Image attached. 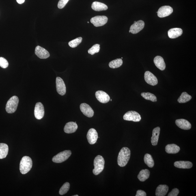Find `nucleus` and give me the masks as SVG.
Wrapping results in <instances>:
<instances>
[{
    "label": "nucleus",
    "instance_id": "obj_1",
    "mask_svg": "<svg viewBox=\"0 0 196 196\" xmlns=\"http://www.w3.org/2000/svg\"><path fill=\"white\" fill-rule=\"evenodd\" d=\"M130 156V150L126 147H124L121 149L118 156V164L120 167L126 166L129 161Z\"/></svg>",
    "mask_w": 196,
    "mask_h": 196
},
{
    "label": "nucleus",
    "instance_id": "obj_2",
    "mask_svg": "<svg viewBox=\"0 0 196 196\" xmlns=\"http://www.w3.org/2000/svg\"><path fill=\"white\" fill-rule=\"evenodd\" d=\"M33 166V161L30 157L24 156L20 163V170L23 174H25L30 170Z\"/></svg>",
    "mask_w": 196,
    "mask_h": 196
},
{
    "label": "nucleus",
    "instance_id": "obj_3",
    "mask_svg": "<svg viewBox=\"0 0 196 196\" xmlns=\"http://www.w3.org/2000/svg\"><path fill=\"white\" fill-rule=\"evenodd\" d=\"M105 160L103 157L98 155L95 157L94 160L95 168L93 173L95 175H98L103 170L104 168Z\"/></svg>",
    "mask_w": 196,
    "mask_h": 196
},
{
    "label": "nucleus",
    "instance_id": "obj_4",
    "mask_svg": "<svg viewBox=\"0 0 196 196\" xmlns=\"http://www.w3.org/2000/svg\"><path fill=\"white\" fill-rule=\"evenodd\" d=\"M19 100L17 96H13L7 101L5 110L7 113H13L16 111L17 108Z\"/></svg>",
    "mask_w": 196,
    "mask_h": 196
},
{
    "label": "nucleus",
    "instance_id": "obj_5",
    "mask_svg": "<svg viewBox=\"0 0 196 196\" xmlns=\"http://www.w3.org/2000/svg\"><path fill=\"white\" fill-rule=\"evenodd\" d=\"M71 154L72 152L70 150L63 151L54 156L52 158V161L57 163H62L68 159Z\"/></svg>",
    "mask_w": 196,
    "mask_h": 196
},
{
    "label": "nucleus",
    "instance_id": "obj_6",
    "mask_svg": "<svg viewBox=\"0 0 196 196\" xmlns=\"http://www.w3.org/2000/svg\"><path fill=\"white\" fill-rule=\"evenodd\" d=\"M123 119L125 120L137 122L140 121L141 117L139 113L134 111L128 112L124 115Z\"/></svg>",
    "mask_w": 196,
    "mask_h": 196
},
{
    "label": "nucleus",
    "instance_id": "obj_7",
    "mask_svg": "<svg viewBox=\"0 0 196 196\" xmlns=\"http://www.w3.org/2000/svg\"><path fill=\"white\" fill-rule=\"evenodd\" d=\"M108 18L105 16H97L91 18V22L95 27H100L107 23Z\"/></svg>",
    "mask_w": 196,
    "mask_h": 196
},
{
    "label": "nucleus",
    "instance_id": "obj_8",
    "mask_svg": "<svg viewBox=\"0 0 196 196\" xmlns=\"http://www.w3.org/2000/svg\"><path fill=\"white\" fill-rule=\"evenodd\" d=\"M56 88L57 93L61 96H63L66 93V86L64 81L60 77L56 78Z\"/></svg>",
    "mask_w": 196,
    "mask_h": 196
},
{
    "label": "nucleus",
    "instance_id": "obj_9",
    "mask_svg": "<svg viewBox=\"0 0 196 196\" xmlns=\"http://www.w3.org/2000/svg\"><path fill=\"white\" fill-rule=\"evenodd\" d=\"M173 12V9L169 5H165L160 7L157 12V13L158 17L162 18L169 16Z\"/></svg>",
    "mask_w": 196,
    "mask_h": 196
},
{
    "label": "nucleus",
    "instance_id": "obj_10",
    "mask_svg": "<svg viewBox=\"0 0 196 196\" xmlns=\"http://www.w3.org/2000/svg\"><path fill=\"white\" fill-rule=\"evenodd\" d=\"M144 26L145 23L143 20H140L136 22L131 26L129 33L132 34H136L143 30Z\"/></svg>",
    "mask_w": 196,
    "mask_h": 196
},
{
    "label": "nucleus",
    "instance_id": "obj_11",
    "mask_svg": "<svg viewBox=\"0 0 196 196\" xmlns=\"http://www.w3.org/2000/svg\"><path fill=\"white\" fill-rule=\"evenodd\" d=\"M144 78L145 81L149 85L155 86L158 83V79L156 76L149 71L145 72Z\"/></svg>",
    "mask_w": 196,
    "mask_h": 196
},
{
    "label": "nucleus",
    "instance_id": "obj_12",
    "mask_svg": "<svg viewBox=\"0 0 196 196\" xmlns=\"http://www.w3.org/2000/svg\"><path fill=\"white\" fill-rule=\"evenodd\" d=\"M44 115V109L43 105L41 102H38L35 105L34 115L38 119H42Z\"/></svg>",
    "mask_w": 196,
    "mask_h": 196
},
{
    "label": "nucleus",
    "instance_id": "obj_13",
    "mask_svg": "<svg viewBox=\"0 0 196 196\" xmlns=\"http://www.w3.org/2000/svg\"><path fill=\"white\" fill-rule=\"evenodd\" d=\"M95 96L98 101L102 103H107L110 100L109 95L107 93L102 91H97L95 93Z\"/></svg>",
    "mask_w": 196,
    "mask_h": 196
},
{
    "label": "nucleus",
    "instance_id": "obj_14",
    "mask_svg": "<svg viewBox=\"0 0 196 196\" xmlns=\"http://www.w3.org/2000/svg\"><path fill=\"white\" fill-rule=\"evenodd\" d=\"M98 138V132L93 128H91L88 132L87 138L88 143L91 145L94 144L96 143Z\"/></svg>",
    "mask_w": 196,
    "mask_h": 196
},
{
    "label": "nucleus",
    "instance_id": "obj_15",
    "mask_svg": "<svg viewBox=\"0 0 196 196\" xmlns=\"http://www.w3.org/2000/svg\"><path fill=\"white\" fill-rule=\"evenodd\" d=\"M80 109L83 114L88 117H91L94 115V111L89 105L82 103L80 105Z\"/></svg>",
    "mask_w": 196,
    "mask_h": 196
},
{
    "label": "nucleus",
    "instance_id": "obj_16",
    "mask_svg": "<svg viewBox=\"0 0 196 196\" xmlns=\"http://www.w3.org/2000/svg\"><path fill=\"white\" fill-rule=\"evenodd\" d=\"M35 54L39 58L45 59L49 57L50 54L47 50L40 46H37L35 50Z\"/></svg>",
    "mask_w": 196,
    "mask_h": 196
},
{
    "label": "nucleus",
    "instance_id": "obj_17",
    "mask_svg": "<svg viewBox=\"0 0 196 196\" xmlns=\"http://www.w3.org/2000/svg\"><path fill=\"white\" fill-rule=\"evenodd\" d=\"M175 124L179 128L183 130H189L191 128V124L189 121L184 119H177Z\"/></svg>",
    "mask_w": 196,
    "mask_h": 196
},
{
    "label": "nucleus",
    "instance_id": "obj_18",
    "mask_svg": "<svg viewBox=\"0 0 196 196\" xmlns=\"http://www.w3.org/2000/svg\"><path fill=\"white\" fill-rule=\"evenodd\" d=\"M78 128L76 122H70L67 123L64 128L65 133L70 134L75 132Z\"/></svg>",
    "mask_w": 196,
    "mask_h": 196
},
{
    "label": "nucleus",
    "instance_id": "obj_19",
    "mask_svg": "<svg viewBox=\"0 0 196 196\" xmlns=\"http://www.w3.org/2000/svg\"><path fill=\"white\" fill-rule=\"evenodd\" d=\"M182 29L180 28H173L169 29L168 31V35L169 38L171 39L178 38L182 35Z\"/></svg>",
    "mask_w": 196,
    "mask_h": 196
},
{
    "label": "nucleus",
    "instance_id": "obj_20",
    "mask_svg": "<svg viewBox=\"0 0 196 196\" xmlns=\"http://www.w3.org/2000/svg\"><path fill=\"white\" fill-rule=\"evenodd\" d=\"M154 62L155 65L159 69L161 70H163L166 68V64L164 59L160 56H156L154 58Z\"/></svg>",
    "mask_w": 196,
    "mask_h": 196
},
{
    "label": "nucleus",
    "instance_id": "obj_21",
    "mask_svg": "<svg viewBox=\"0 0 196 196\" xmlns=\"http://www.w3.org/2000/svg\"><path fill=\"white\" fill-rule=\"evenodd\" d=\"M175 167L180 169H189L193 167V163L188 161H178L174 162Z\"/></svg>",
    "mask_w": 196,
    "mask_h": 196
},
{
    "label": "nucleus",
    "instance_id": "obj_22",
    "mask_svg": "<svg viewBox=\"0 0 196 196\" xmlns=\"http://www.w3.org/2000/svg\"><path fill=\"white\" fill-rule=\"evenodd\" d=\"M160 132V128L157 127L153 130L152 136L151 138V143L153 146L157 145Z\"/></svg>",
    "mask_w": 196,
    "mask_h": 196
},
{
    "label": "nucleus",
    "instance_id": "obj_23",
    "mask_svg": "<svg viewBox=\"0 0 196 196\" xmlns=\"http://www.w3.org/2000/svg\"><path fill=\"white\" fill-rule=\"evenodd\" d=\"M91 8L93 10L97 12H100V11L107 10L108 7L103 3L98 2H94L91 5Z\"/></svg>",
    "mask_w": 196,
    "mask_h": 196
},
{
    "label": "nucleus",
    "instance_id": "obj_24",
    "mask_svg": "<svg viewBox=\"0 0 196 196\" xmlns=\"http://www.w3.org/2000/svg\"><path fill=\"white\" fill-rule=\"evenodd\" d=\"M169 190V187L167 185H160L156 188V196L166 195Z\"/></svg>",
    "mask_w": 196,
    "mask_h": 196
},
{
    "label": "nucleus",
    "instance_id": "obj_25",
    "mask_svg": "<svg viewBox=\"0 0 196 196\" xmlns=\"http://www.w3.org/2000/svg\"><path fill=\"white\" fill-rule=\"evenodd\" d=\"M180 150V147L174 144L167 145L165 147L166 152L168 154H176Z\"/></svg>",
    "mask_w": 196,
    "mask_h": 196
},
{
    "label": "nucleus",
    "instance_id": "obj_26",
    "mask_svg": "<svg viewBox=\"0 0 196 196\" xmlns=\"http://www.w3.org/2000/svg\"><path fill=\"white\" fill-rule=\"evenodd\" d=\"M9 152L8 146L4 143H0V159L6 157Z\"/></svg>",
    "mask_w": 196,
    "mask_h": 196
},
{
    "label": "nucleus",
    "instance_id": "obj_27",
    "mask_svg": "<svg viewBox=\"0 0 196 196\" xmlns=\"http://www.w3.org/2000/svg\"><path fill=\"white\" fill-rule=\"evenodd\" d=\"M150 172L148 169H146L142 170L138 175V178L141 182L145 181L149 178L150 176Z\"/></svg>",
    "mask_w": 196,
    "mask_h": 196
},
{
    "label": "nucleus",
    "instance_id": "obj_28",
    "mask_svg": "<svg viewBox=\"0 0 196 196\" xmlns=\"http://www.w3.org/2000/svg\"><path fill=\"white\" fill-rule=\"evenodd\" d=\"M192 97L186 92L182 93L180 96L178 100V101L180 103H184L188 102L191 99Z\"/></svg>",
    "mask_w": 196,
    "mask_h": 196
},
{
    "label": "nucleus",
    "instance_id": "obj_29",
    "mask_svg": "<svg viewBox=\"0 0 196 196\" xmlns=\"http://www.w3.org/2000/svg\"><path fill=\"white\" fill-rule=\"evenodd\" d=\"M145 163L148 167L150 168L153 167L154 165V162L152 156L149 154L145 155L144 158Z\"/></svg>",
    "mask_w": 196,
    "mask_h": 196
},
{
    "label": "nucleus",
    "instance_id": "obj_30",
    "mask_svg": "<svg viewBox=\"0 0 196 196\" xmlns=\"http://www.w3.org/2000/svg\"><path fill=\"white\" fill-rule=\"evenodd\" d=\"M141 95L146 100H150L151 101L154 102H156L157 101L156 96L155 95L150 93H142Z\"/></svg>",
    "mask_w": 196,
    "mask_h": 196
},
{
    "label": "nucleus",
    "instance_id": "obj_31",
    "mask_svg": "<svg viewBox=\"0 0 196 196\" xmlns=\"http://www.w3.org/2000/svg\"><path fill=\"white\" fill-rule=\"evenodd\" d=\"M123 61L122 59H117L111 61L109 63V66L112 68H117L122 65Z\"/></svg>",
    "mask_w": 196,
    "mask_h": 196
},
{
    "label": "nucleus",
    "instance_id": "obj_32",
    "mask_svg": "<svg viewBox=\"0 0 196 196\" xmlns=\"http://www.w3.org/2000/svg\"><path fill=\"white\" fill-rule=\"evenodd\" d=\"M82 40H83V39L81 37H79V38L74 39V40L69 42L68 43L69 45L71 47L73 48H75L81 43Z\"/></svg>",
    "mask_w": 196,
    "mask_h": 196
},
{
    "label": "nucleus",
    "instance_id": "obj_33",
    "mask_svg": "<svg viewBox=\"0 0 196 196\" xmlns=\"http://www.w3.org/2000/svg\"><path fill=\"white\" fill-rule=\"evenodd\" d=\"M70 184L68 182L65 183L59 190L60 194L63 195L66 194L70 189Z\"/></svg>",
    "mask_w": 196,
    "mask_h": 196
},
{
    "label": "nucleus",
    "instance_id": "obj_34",
    "mask_svg": "<svg viewBox=\"0 0 196 196\" xmlns=\"http://www.w3.org/2000/svg\"><path fill=\"white\" fill-rule=\"evenodd\" d=\"M100 48V44H95L88 50V53L91 55H94L95 54L98 53L99 52Z\"/></svg>",
    "mask_w": 196,
    "mask_h": 196
},
{
    "label": "nucleus",
    "instance_id": "obj_35",
    "mask_svg": "<svg viewBox=\"0 0 196 196\" xmlns=\"http://www.w3.org/2000/svg\"><path fill=\"white\" fill-rule=\"evenodd\" d=\"M9 66V63L7 60L3 57H0V67L2 68H6Z\"/></svg>",
    "mask_w": 196,
    "mask_h": 196
},
{
    "label": "nucleus",
    "instance_id": "obj_36",
    "mask_svg": "<svg viewBox=\"0 0 196 196\" xmlns=\"http://www.w3.org/2000/svg\"><path fill=\"white\" fill-rule=\"evenodd\" d=\"M70 0H60L58 3V7L60 9H62L65 6Z\"/></svg>",
    "mask_w": 196,
    "mask_h": 196
},
{
    "label": "nucleus",
    "instance_id": "obj_37",
    "mask_svg": "<svg viewBox=\"0 0 196 196\" xmlns=\"http://www.w3.org/2000/svg\"><path fill=\"white\" fill-rule=\"evenodd\" d=\"M179 190L177 188L173 189L172 191L169 194L168 196H177L179 193Z\"/></svg>",
    "mask_w": 196,
    "mask_h": 196
},
{
    "label": "nucleus",
    "instance_id": "obj_38",
    "mask_svg": "<svg viewBox=\"0 0 196 196\" xmlns=\"http://www.w3.org/2000/svg\"><path fill=\"white\" fill-rule=\"evenodd\" d=\"M136 196H146V194L144 191L142 190H138L137 192Z\"/></svg>",
    "mask_w": 196,
    "mask_h": 196
},
{
    "label": "nucleus",
    "instance_id": "obj_39",
    "mask_svg": "<svg viewBox=\"0 0 196 196\" xmlns=\"http://www.w3.org/2000/svg\"><path fill=\"white\" fill-rule=\"evenodd\" d=\"M25 0H16L17 2L19 4H22L25 2Z\"/></svg>",
    "mask_w": 196,
    "mask_h": 196
},
{
    "label": "nucleus",
    "instance_id": "obj_40",
    "mask_svg": "<svg viewBox=\"0 0 196 196\" xmlns=\"http://www.w3.org/2000/svg\"><path fill=\"white\" fill-rule=\"evenodd\" d=\"M78 196V195H74V196Z\"/></svg>",
    "mask_w": 196,
    "mask_h": 196
},
{
    "label": "nucleus",
    "instance_id": "obj_41",
    "mask_svg": "<svg viewBox=\"0 0 196 196\" xmlns=\"http://www.w3.org/2000/svg\"><path fill=\"white\" fill-rule=\"evenodd\" d=\"M88 23H89V22H88Z\"/></svg>",
    "mask_w": 196,
    "mask_h": 196
},
{
    "label": "nucleus",
    "instance_id": "obj_42",
    "mask_svg": "<svg viewBox=\"0 0 196 196\" xmlns=\"http://www.w3.org/2000/svg\"><path fill=\"white\" fill-rule=\"evenodd\" d=\"M136 22V21H134V23H135V22Z\"/></svg>",
    "mask_w": 196,
    "mask_h": 196
},
{
    "label": "nucleus",
    "instance_id": "obj_43",
    "mask_svg": "<svg viewBox=\"0 0 196 196\" xmlns=\"http://www.w3.org/2000/svg\"><path fill=\"white\" fill-rule=\"evenodd\" d=\"M111 100V101H112V99H111V100Z\"/></svg>",
    "mask_w": 196,
    "mask_h": 196
}]
</instances>
